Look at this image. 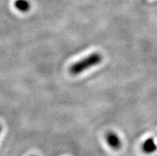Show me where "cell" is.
Segmentation results:
<instances>
[{"label":"cell","instance_id":"obj_4","mask_svg":"<svg viewBox=\"0 0 157 156\" xmlns=\"http://www.w3.org/2000/svg\"><path fill=\"white\" fill-rule=\"evenodd\" d=\"M14 6L18 10L22 12L28 11L30 8V2H28L27 0H16L14 2Z\"/></svg>","mask_w":157,"mask_h":156},{"label":"cell","instance_id":"obj_5","mask_svg":"<svg viewBox=\"0 0 157 156\" xmlns=\"http://www.w3.org/2000/svg\"><path fill=\"white\" fill-rule=\"evenodd\" d=\"M1 130H2V128H1V126H0V132H1Z\"/></svg>","mask_w":157,"mask_h":156},{"label":"cell","instance_id":"obj_2","mask_svg":"<svg viewBox=\"0 0 157 156\" xmlns=\"http://www.w3.org/2000/svg\"><path fill=\"white\" fill-rule=\"evenodd\" d=\"M106 140H107L108 144L114 150H119L121 147V141L115 133H108L106 135Z\"/></svg>","mask_w":157,"mask_h":156},{"label":"cell","instance_id":"obj_3","mask_svg":"<svg viewBox=\"0 0 157 156\" xmlns=\"http://www.w3.org/2000/svg\"><path fill=\"white\" fill-rule=\"evenodd\" d=\"M142 149H143L144 152H145L146 154L152 153L157 149V144L152 138L147 139V140L143 143Z\"/></svg>","mask_w":157,"mask_h":156},{"label":"cell","instance_id":"obj_1","mask_svg":"<svg viewBox=\"0 0 157 156\" xmlns=\"http://www.w3.org/2000/svg\"><path fill=\"white\" fill-rule=\"evenodd\" d=\"M101 61L102 56L98 53H94L85 57L84 59L73 64L70 68V72L73 75H78L86 69L98 65Z\"/></svg>","mask_w":157,"mask_h":156}]
</instances>
